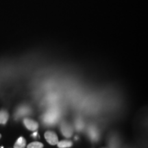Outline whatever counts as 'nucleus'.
<instances>
[{
    "label": "nucleus",
    "mask_w": 148,
    "mask_h": 148,
    "mask_svg": "<svg viewBox=\"0 0 148 148\" xmlns=\"http://www.w3.org/2000/svg\"><path fill=\"white\" fill-rule=\"evenodd\" d=\"M45 138L47 143L51 145H57L58 142V136L52 131H47L45 133Z\"/></svg>",
    "instance_id": "nucleus-1"
},
{
    "label": "nucleus",
    "mask_w": 148,
    "mask_h": 148,
    "mask_svg": "<svg viewBox=\"0 0 148 148\" xmlns=\"http://www.w3.org/2000/svg\"><path fill=\"white\" fill-rule=\"evenodd\" d=\"M60 130L62 134L66 138H70L72 136V134H73V129H72L71 125L65 123V122H64V123L61 124Z\"/></svg>",
    "instance_id": "nucleus-2"
},
{
    "label": "nucleus",
    "mask_w": 148,
    "mask_h": 148,
    "mask_svg": "<svg viewBox=\"0 0 148 148\" xmlns=\"http://www.w3.org/2000/svg\"><path fill=\"white\" fill-rule=\"evenodd\" d=\"M23 124L27 130L31 131L36 130L38 127V123L36 121L31 119H28V118H25L23 119Z\"/></svg>",
    "instance_id": "nucleus-3"
},
{
    "label": "nucleus",
    "mask_w": 148,
    "mask_h": 148,
    "mask_svg": "<svg viewBox=\"0 0 148 148\" xmlns=\"http://www.w3.org/2000/svg\"><path fill=\"white\" fill-rule=\"evenodd\" d=\"M9 119L8 112L6 110H0V124H5Z\"/></svg>",
    "instance_id": "nucleus-4"
},
{
    "label": "nucleus",
    "mask_w": 148,
    "mask_h": 148,
    "mask_svg": "<svg viewBox=\"0 0 148 148\" xmlns=\"http://www.w3.org/2000/svg\"><path fill=\"white\" fill-rule=\"evenodd\" d=\"M26 146V140L23 137H19L14 145V148H25Z\"/></svg>",
    "instance_id": "nucleus-5"
},
{
    "label": "nucleus",
    "mask_w": 148,
    "mask_h": 148,
    "mask_svg": "<svg viewBox=\"0 0 148 148\" xmlns=\"http://www.w3.org/2000/svg\"><path fill=\"white\" fill-rule=\"evenodd\" d=\"M59 148H68L73 145V143L69 140H62L57 143Z\"/></svg>",
    "instance_id": "nucleus-6"
},
{
    "label": "nucleus",
    "mask_w": 148,
    "mask_h": 148,
    "mask_svg": "<svg viewBox=\"0 0 148 148\" xmlns=\"http://www.w3.org/2000/svg\"><path fill=\"white\" fill-rule=\"evenodd\" d=\"M43 144L38 141H34L30 143L27 146V148H42Z\"/></svg>",
    "instance_id": "nucleus-7"
},
{
    "label": "nucleus",
    "mask_w": 148,
    "mask_h": 148,
    "mask_svg": "<svg viewBox=\"0 0 148 148\" xmlns=\"http://www.w3.org/2000/svg\"><path fill=\"white\" fill-rule=\"evenodd\" d=\"M1 138V134H0V138Z\"/></svg>",
    "instance_id": "nucleus-8"
}]
</instances>
